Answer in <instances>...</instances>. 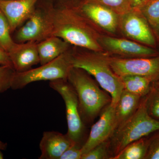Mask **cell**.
Masks as SVG:
<instances>
[{
  "instance_id": "obj_1",
  "label": "cell",
  "mask_w": 159,
  "mask_h": 159,
  "mask_svg": "<svg viewBox=\"0 0 159 159\" xmlns=\"http://www.w3.org/2000/svg\"><path fill=\"white\" fill-rule=\"evenodd\" d=\"M93 24L80 7H54L53 35L75 47L102 52L103 50Z\"/></svg>"
},
{
  "instance_id": "obj_2",
  "label": "cell",
  "mask_w": 159,
  "mask_h": 159,
  "mask_svg": "<svg viewBox=\"0 0 159 159\" xmlns=\"http://www.w3.org/2000/svg\"><path fill=\"white\" fill-rule=\"evenodd\" d=\"M81 48L82 51L77 50L76 47L73 51L71 50L72 66L82 69L93 76L99 86L110 95L111 103L116 106L124 88L121 78L111 68L108 55Z\"/></svg>"
},
{
  "instance_id": "obj_3",
  "label": "cell",
  "mask_w": 159,
  "mask_h": 159,
  "mask_svg": "<svg viewBox=\"0 0 159 159\" xmlns=\"http://www.w3.org/2000/svg\"><path fill=\"white\" fill-rule=\"evenodd\" d=\"M68 81L76 92L80 111L86 125H90L102 110L111 102V97L91 75L82 69L72 67Z\"/></svg>"
},
{
  "instance_id": "obj_4",
  "label": "cell",
  "mask_w": 159,
  "mask_h": 159,
  "mask_svg": "<svg viewBox=\"0 0 159 159\" xmlns=\"http://www.w3.org/2000/svg\"><path fill=\"white\" fill-rule=\"evenodd\" d=\"M144 97L134 113L118 126L109 139L112 159L128 144L159 130V122L148 115Z\"/></svg>"
},
{
  "instance_id": "obj_5",
  "label": "cell",
  "mask_w": 159,
  "mask_h": 159,
  "mask_svg": "<svg viewBox=\"0 0 159 159\" xmlns=\"http://www.w3.org/2000/svg\"><path fill=\"white\" fill-rule=\"evenodd\" d=\"M49 86L61 96L66 106L68 135L75 145L82 148L87 139L86 125L83 121L76 92L67 79L50 81Z\"/></svg>"
},
{
  "instance_id": "obj_6",
  "label": "cell",
  "mask_w": 159,
  "mask_h": 159,
  "mask_svg": "<svg viewBox=\"0 0 159 159\" xmlns=\"http://www.w3.org/2000/svg\"><path fill=\"white\" fill-rule=\"evenodd\" d=\"M70 49L56 59L35 68L25 72H16L11 81V89H21L34 82L52 81L59 79H67L73 67L71 62Z\"/></svg>"
},
{
  "instance_id": "obj_7",
  "label": "cell",
  "mask_w": 159,
  "mask_h": 159,
  "mask_svg": "<svg viewBox=\"0 0 159 159\" xmlns=\"http://www.w3.org/2000/svg\"><path fill=\"white\" fill-rule=\"evenodd\" d=\"M53 9L52 6L40 8L36 5L29 18L16 31L15 42L38 43L52 36Z\"/></svg>"
},
{
  "instance_id": "obj_8",
  "label": "cell",
  "mask_w": 159,
  "mask_h": 159,
  "mask_svg": "<svg viewBox=\"0 0 159 159\" xmlns=\"http://www.w3.org/2000/svg\"><path fill=\"white\" fill-rule=\"evenodd\" d=\"M112 70L119 77L138 75L150 78L153 82L159 80V54L155 57L123 58L107 57Z\"/></svg>"
},
{
  "instance_id": "obj_9",
  "label": "cell",
  "mask_w": 159,
  "mask_h": 159,
  "mask_svg": "<svg viewBox=\"0 0 159 159\" xmlns=\"http://www.w3.org/2000/svg\"><path fill=\"white\" fill-rule=\"evenodd\" d=\"M119 25L124 35L144 45L154 48L156 38L148 22L138 8L119 16Z\"/></svg>"
},
{
  "instance_id": "obj_10",
  "label": "cell",
  "mask_w": 159,
  "mask_h": 159,
  "mask_svg": "<svg viewBox=\"0 0 159 159\" xmlns=\"http://www.w3.org/2000/svg\"><path fill=\"white\" fill-rule=\"evenodd\" d=\"M98 41L103 50L120 57H149L159 54L153 48L124 39L102 36H99Z\"/></svg>"
},
{
  "instance_id": "obj_11",
  "label": "cell",
  "mask_w": 159,
  "mask_h": 159,
  "mask_svg": "<svg viewBox=\"0 0 159 159\" xmlns=\"http://www.w3.org/2000/svg\"><path fill=\"white\" fill-rule=\"evenodd\" d=\"M116 127V106L111 102L102 110L99 119L91 127L87 139L81 148L82 154L109 140Z\"/></svg>"
},
{
  "instance_id": "obj_12",
  "label": "cell",
  "mask_w": 159,
  "mask_h": 159,
  "mask_svg": "<svg viewBox=\"0 0 159 159\" xmlns=\"http://www.w3.org/2000/svg\"><path fill=\"white\" fill-rule=\"evenodd\" d=\"M39 0H0V11L9 23L11 33L29 18Z\"/></svg>"
},
{
  "instance_id": "obj_13",
  "label": "cell",
  "mask_w": 159,
  "mask_h": 159,
  "mask_svg": "<svg viewBox=\"0 0 159 159\" xmlns=\"http://www.w3.org/2000/svg\"><path fill=\"white\" fill-rule=\"evenodd\" d=\"M75 145L67 134L54 131L43 132L39 143V159H60L67 149Z\"/></svg>"
},
{
  "instance_id": "obj_14",
  "label": "cell",
  "mask_w": 159,
  "mask_h": 159,
  "mask_svg": "<svg viewBox=\"0 0 159 159\" xmlns=\"http://www.w3.org/2000/svg\"><path fill=\"white\" fill-rule=\"evenodd\" d=\"M80 8L93 24L111 33L116 31L119 15L111 9L97 3L85 2Z\"/></svg>"
},
{
  "instance_id": "obj_15",
  "label": "cell",
  "mask_w": 159,
  "mask_h": 159,
  "mask_svg": "<svg viewBox=\"0 0 159 159\" xmlns=\"http://www.w3.org/2000/svg\"><path fill=\"white\" fill-rule=\"evenodd\" d=\"M8 54L16 72L28 70L40 63L37 43L35 42L16 43Z\"/></svg>"
},
{
  "instance_id": "obj_16",
  "label": "cell",
  "mask_w": 159,
  "mask_h": 159,
  "mask_svg": "<svg viewBox=\"0 0 159 159\" xmlns=\"http://www.w3.org/2000/svg\"><path fill=\"white\" fill-rule=\"evenodd\" d=\"M70 45L64 40L54 35L37 43L40 64H45L56 59L68 51Z\"/></svg>"
},
{
  "instance_id": "obj_17",
  "label": "cell",
  "mask_w": 159,
  "mask_h": 159,
  "mask_svg": "<svg viewBox=\"0 0 159 159\" xmlns=\"http://www.w3.org/2000/svg\"><path fill=\"white\" fill-rule=\"evenodd\" d=\"M142 98L123 89L116 106V128L134 113Z\"/></svg>"
},
{
  "instance_id": "obj_18",
  "label": "cell",
  "mask_w": 159,
  "mask_h": 159,
  "mask_svg": "<svg viewBox=\"0 0 159 159\" xmlns=\"http://www.w3.org/2000/svg\"><path fill=\"white\" fill-rule=\"evenodd\" d=\"M120 78L124 89L141 97L147 95L153 83L150 78L138 75H127Z\"/></svg>"
},
{
  "instance_id": "obj_19",
  "label": "cell",
  "mask_w": 159,
  "mask_h": 159,
  "mask_svg": "<svg viewBox=\"0 0 159 159\" xmlns=\"http://www.w3.org/2000/svg\"><path fill=\"white\" fill-rule=\"evenodd\" d=\"M150 143L149 135L128 144L113 159H145Z\"/></svg>"
},
{
  "instance_id": "obj_20",
  "label": "cell",
  "mask_w": 159,
  "mask_h": 159,
  "mask_svg": "<svg viewBox=\"0 0 159 159\" xmlns=\"http://www.w3.org/2000/svg\"><path fill=\"white\" fill-rule=\"evenodd\" d=\"M138 9L148 22L156 38L159 40V0H148Z\"/></svg>"
},
{
  "instance_id": "obj_21",
  "label": "cell",
  "mask_w": 159,
  "mask_h": 159,
  "mask_svg": "<svg viewBox=\"0 0 159 159\" xmlns=\"http://www.w3.org/2000/svg\"><path fill=\"white\" fill-rule=\"evenodd\" d=\"M145 107L149 116L159 122V88L152 83L145 97Z\"/></svg>"
},
{
  "instance_id": "obj_22",
  "label": "cell",
  "mask_w": 159,
  "mask_h": 159,
  "mask_svg": "<svg viewBox=\"0 0 159 159\" xmlns=\"http://www.w3.org/2000/svg\"><path fill=\"white\" fill-rule=\"evenodd\" d=\"M11 34L9 23L0 11V48L8 53L17 43L11 38Z\"/></svg>"
},
{
  "instance_id": "obj_23",
  "label": "cell",
  "mask_w": 159,
  "mask_h": 159,
  "mask_svg": "<svg viewBox=\"0 0 159 159\" xmlns=\"http://www.w3.org/2000/svg\"><path fill=\"white\" fill-rule=\"evenodd\" d=\"M85 2L97 3L105 6L119 16L134 8L133 0H85Z\"/></svg>"
},
{
  "instance_id": "obj_24",
  "label": "cell",
  "mask_w": 159,
  "mask_h": 159,
  "mask_svg": "<svg viewBox=\"0 0 159 159\" xmlns=\"http://www.w3.org/2000/svg\"><path fill=\"white\" fill-rule=\"evenodd\" d=\"M109 140L100 143L85 153L81 159H112Z\"/></svg>"
},
{
  "instance_id": "obj_25",
  "label": "cell",
  "mask_w": 159,
  "mask_h": 159,
  "mask_svg": "<svg viewBox=\"0 0 159 159\" xmlns=\"http://www.w3.org/2000/svg\"><path fill=\"white\" fill-rule=\"evenodd\" d=\"M16 71L10 66H0V94L11 89V81Z\"/></svg>"
},
{
  "instance_id": "obj_26",
  "label": "cell",
  "mask_w": 159,
  "mask_h": 159,
  "mask_svg": "<svg viewBox=\"0 0 159 159\" xmlns=\"http://www.w3.org/2000/svg\"><path fill=\"white\" fill-rule=\"evenodd\" d=\"M150 143L145 159H159V130L149 135Z\"/></svg>"
},
{
  "instance_id": "obj_27",
  "label": "cell",
  "mask_w": 159,
  "mask_h": 159,
  "mask_svg": "<svg viewBox=\"0 0 159 159\" xmlns=\"http://www.w3.org/2000/svg\"><path fill=\"white\" fill-rule=\"evenodd\" d=\"M82 156L81 147L74 145L63 153L60 159H81Z\"/></svg>"
},
{
  "instance_id": "obj_28",
  "label": "cell",
  "mask_w": 159,
  "mask_h": 159,
  "mask_svg": "<svg viewBox=\"0 0 159 159\" xmlns=\"http://www.w3.org/2000/svg\"><path fill=\"white\" fill-rule=\"evenodd\" d=\"M0 66H12L9 54L0 48Z\"/></svg>"
},
{
  "instance_id": "obj_29",
  "label": "cell",
  "mask_w": 159,
  "mask_h": 159,
  "mask_svg": "<svg viewBox=\"0 0 159 159\" xmlns=\"http://www.w3.org/2000/svg\"><path fill=\"white\" fill-rule=\"evenodd\" d=\"M7 143L4 142L0 140V159H4V155L2 152V151L6 150L7 148Z\"/></svg>"
},
{
  "instance_id": "obj_30",
  "label": "cell",
  "mask_w": 159,
  "mask_h": 159,
  "mask_svg": "<svg viewBox=\"0 0 159 159\" xmlns=\"http://www.w3.org/2000/svg\"><path fill=\"white\" fill-rule=\"evenodd\" d=\"M148 0H133L134 8H139Z\"/></svg>"
},
{
  "instance_id": "obj_31",
  "label": "cell",
  "mask_w": 159,
  "mask_h": 159,
  "mask_svg": "<svg viewBox=\"0 0 159 159\" xmlns=\"http://www.w3.org/2000/svg\"><path fill=\"white\" fill-rule=\"evenodd\" d=\"M159 88V80H158L157 81H156V82H153Z\"/></svg>"
}]
</instances>
